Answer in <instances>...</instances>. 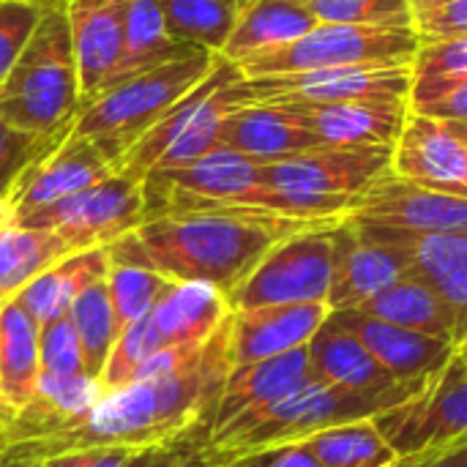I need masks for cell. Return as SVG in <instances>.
I'll return each mask as SVG.
<instances>
[{
    "mask_svg": "<svg viewBox=\"0 0 467 467\" xmlns=\"http://www.w3.org/2000/svg\"><path fill=\"white\" fill-rule=\"evenodd\" d=\"M142 222H145L142 181L115 172L11 224L55 233L68 244L71 252H88L120 241L123 235L134 233Z\"/></svg>",
    "mask_w": 467,
    "mask_h": 467,
    "instance_id": "9c48e42d",
    "label": "cell"
},
{
    "mask_svg": "<svg viewBox=\"0 0 467 467\" xmlns=\"http://www.w3.org/2000/svg\"><path fill=\"white\" fill-rule=\"evenodd\" d=\"M391 172L467 197V137L457 123L410 112L391 153Z\"/></svg>",
    "mask_w": 467,
    "mask_h": 467,
    "instance_id": "9a60e30c",
    "label": "cell"
},
{
    "mask_svg": "<svg viewBox=\"0 0 467 467\" xmlns=\"http://www.w3.org/2000/svg\"><path fill=\"white\" fill-rule=\"evenodd\" d=\"M375 230H380L408 252L410 274L427 282L441 296V301L451 309L462 337L467 326V233H402L386 227Z\"/></svg>",
    "mask_w": 467,
    "mask_h": 467,
    "instance_id": "603a6c76",
    "label": "cell"
},
{
    "mask_svg": "<svg viewBox=\"0 0 467 467\" xmlns=\"http://www.w3.org/2000/svg\"><path fill=\"white\" fill-rule=\"evenodd\" d=\"M317 25L320 22L304 0H246L222 57L241 66L257 55L293 44Z\"/></svg>",
    "mask_w": 467,
    "mask_h": 467,
    "instance_id": "d4e9b609",
    "label": "cell"
},
{
    "mask_svg": "<svg viewBox=\"0 0 467 467\" xmlns=\"http://www.w3.org/2000/svg\"><path fill=\"white\" fill-rule=\"evenodd\" d=\"M394 145L315 148L263 164L260 211L304 222H342L353 200L391 172Z\"/></svg>",
    "mask_w": 467,
    "mask_h": 467,
    "instance_id": "277c9868",
    "label": "cell"
},
{
    "mask_svg": "<svg viewBox=\"0 0 467 467\" xmlns=\"http://www.w3.org/2000/svg\"><path fill=\"white\" fill-rule=\"evenodd\" d=\"M131 0H66L82 104L101 93L118 66Z\"/></svg>",
    "mask_w": 467,
    "mask_h": 467,
    "instance_id": "d6986e66",
    "label": "cell"
},
{
    "mask_svg": "<svg viewBox=\"0 0 467 467\" xmlns=\"http://www.w3.org/2000/svg\"><path fill=\"white\" fill-rule=\"evenodd\" d=\"M216 60L219 55L194 49L170 63L115 79L82 104L68 134L99 142L118 170L123 153L192 88H197L211 74Z\"/></svg>",
    "mask_w": 467,
    "mask_h": 467,
    "instance_id": "8992f818",
    "label": "cell"
},
{
    "mask_svg": "<svg viewBox=\"0 0 467 467\" xmlns=\"http://www.w3.org/2000/svg\"><path fill=\"white\" fill-rule=\"evenodd\" d=\"M309 369L317 380L328 386L361 394H383L400 386H410L391 380L383 367L369 356V350L331 315L309 339Z\"/></svg>",
    "mask_w": 467,
    "mask_h": 467,
    "instance_id": "cb8c5ba5",
    "label": "cell"
},
{
    "mask_svg": "<svg viewBox=\"0 0 467 467\" xmlns=\"http://www.w3.org/2000/svg\"><path fill=\"white\" fill-rule=\"evenodd\" d=\"M309 378H312L309 345L290 350L285 356L233 367V372L224 383V391L219 397V405L213 410L211 432L222 430L224 424H230L238 416H246V413H254L260 408L279 402L282 397L296 391Z\"/></svg>",
    "mask_w": 467,
    "mask_h": 467,
    "instance_id": "7402d4cb",
    "label": "cell"
},
{
    "mask_svg": "<svg viewBox=\"0 0 467 467\" xmlns=\"http://www.w3.org/2000/svg\"><path fill=\"white\" fill-rule=\"evenodd\" d=\"M410 112L435 120H449V123H467V74L449 79L413 82Z\"/></svg>",
    "mask_w": 467,
    "mask_h": 467,
    "instance_id": "60d3db41",
    "label": "cell"
},
{
    "mask_svg": "<svg viewBox=\"0 0 467 467\" xmlns=\"http://www.w3.org/2000/svg\"><path fill=\"white\" fill-rule=\"evenodd\" d=\"M38 326L16 298L0 306V410L19 413L38 383Z\"/></svg>",
    "mask_w": 467,
    "mask_h": 467,
    "instance_id": "83f0119b",
    "label": "cell"
},
{
    "mask_svg": "<svg viewBox=\"0 0 467 467\" xmlns=\"http://www.w3.org/2000/svg\"><path fill=\"white\" fill-rule=\"evenodd\" d=\"M334 222H304L260 208L205 205L145 219L107 246L109 265L150 268L170 282H202L233 298L263 257L285 238Z\"/></svg>",
    "mask_w": 467,
    "mask_h": 467,
    "instance_id": "7a4b0ae2",
    "label": "cell"
},
{
    "mask_svg": "<svg viewBox=\"0 0 467 467\" xmlns=\"http://www.w3.org/2000/svg\"><path fill=\"white\" fill-rule=\"evenodd\" d=\"M172 38L222 55L246 0H159Z\"/></svg>",
    "mask_w": 467,
    "mask_h": 467,
    "instance_id": "d6a6232c",
    "label": "cell"
},
{
    "mask_svg": "<svg viewBox=\"0 0 467 467\" xmlns=\"http://www.w3.org/2000/svg\"><path fill=\"white\" fill-rule=\"evenodd\" d=\"M68 254L74 252L55 233L0 224V304L16 298L25 285Z\"/></svg>",
    "mask_w": 467,
    "mask_h": 467,
    "instance_id": "4dcf8cb0",
    "label": "cell"
},
{
    "mask_svg": "<svg viewBox=\"0 0 467 467\" xmlns=\"http://www.w3.org/2000/svg\"><path fill=\"white\" fill-rule=\"evenodd\" d=\"M109 175H115V164L99 142L66 134L22 170L8 197L0 202V224H11Z\"/></svg>",
    "mask_w": 467,
    "mask_h": 467,
    "instance_id": "7c38bea8",
    "label": "cell"
},
{
    "mask_svg": "<svg viewBox=\"0 0 467 467\" xmlns=\"http://www.w3.org/2000/svg\"><path fill=\"white\" fill-rule=\"evenodd\" d=\"M457 356L467 364V326L465 331H462V337H460V342H457Z\"/></svg>",
    "mask_w": 467,
    "mask_h": 467,
    "instance_id": "f907efd6",
    "label": "cell"
},
{
    "mask_svg": "<svg viewBox=\"0 0 467 467\" xmlns=\"http://www.w3.org/2000/svg\"><path fill=\"white\" fill-rule=\"evenodd\" d=\"M413 68L410 63H372V66H342L301 74L276 77H244L238 93L246 104L260 101H301V104H331V101H408L410 104Z\"/></svg>",
    "mask_w": 467,
    "mask_h": 467,
    "instance_id": "8fae6325",
    "label": "cell"
},
{
    "mask_svg": "<svg viewBox=\"0 0 467 467\" xmlns=\"http://www.w3.org/2000/svg\"><path fill=\"white\" fill-rule=\"evenodd\" d=\"M161 350H167V345H164L161 334L156 331L150 312L142 315L140 320L129 323V326L120 331V337H118V342H115V348H112L107 364H104V372H101V378H99L101 400H104L107 394H112V391L126 389L129 383H134L137 372H140L156 353H161Z\"/></svg>",
    "mask_w": 467,
    "mask_h": 467,
    "instance_id": "e575fe53",
    "label": "cell"
},
{
    "mask_svg": "<svg viewBox=\"0 0 467 467\" xmlns=\"http://www.w3.org/2000/svg\"><path fill=\"white\" fill-rule=\"evenodd\" d=\"M219 148H230L260 164H271L323 148V142L293 104L260 101L246 104L224 118Z\"/></svg>",
    "mask_w": 467,
    "mask_h": 467,
    "instance_id": "e0dca14e",
    "label": "cell"
},
{
    "mask_svg": "<svg viewBox=\"0 0 467 467\" xmlns=\"http://www.w3.org/2000/svg\"><path fill=\"white\" fill-rule=\"evenodd\" d=\"M230 315L233 306L227 296L202 282L172 285L164 298L150 309L153 326L167 348L208 342Z\"/></svg>",
    "mask_w": 467,
    "mask_h": 467,
    "instance_id": "4316f807",
    "label": "cell"
},
{
    "mask_svg": "<svg viewBox=\"0 0 467 467\" xmlns=\"http://www.w3.org/2000/svg\"><path fill=\"white\" fill-rule=\"evenodd\" d=\"M293 104L323 145L331 148H364V145H397L405 120L410 115L408 101H331V104Z\"/></svg>",
    "mask_w": 467,
    "mask_h": 467,
    "instance_id": "44dd1931",
    "label": "cell"
},
{
    "mask_svg": "<svg viewBox=\"0 0 467 467\" xmlns=\"http://www.w3.org/2000/svg\"><path fill=\"white\" fill-rule=\"evenodd\" d=\"M383 438L400 457L467 446V364L454 356L421 391L375 416Z\"/></svg>",
    "mask_w": 467,
    "mask_h": 467,
    "instance_id": "30bf717a",
    "label": "cell"
},
{
    "mask_svg": "<svg viewBox=\"0 0 467 467\" xmlns=\"http://www.w3.org/2000/svg\"><path fill=\"white\" fill-rule=\"evenodd\" d=\"M345 219L402 233H467V197L389 172L353 200Z\"/></svg>",
    "mask_w": 467,
    "mask_h": 467,
    "instance_id": "4fadbf2b",
    "label": "cell"
},
{
    "mask_svg": "<svg viewBox=\"0 0 467 467\" xmlns=\"http://www.w3.org/2000/svg\"><path fill=\"white\" fill-rule=\"evenodd\" d=\"M175 282H170L167 276H161V274H156L150 268L109 265L107 287H109V301H112V309L118 315L120 328H126L129 323L148 315L164 298V293Z\"/></svg>",
    "mask_w": 467,
    "mask_h": 467,
    "instance_id": "d590c367",
    "label": "cell"
},
{
    "mask_svg": "<svg viewBox=\"0 0 467 467\" xmlns=\"http://www.w3.org/2000/svg\"><path fill=\"white\" fill-rule=\"evenodd\" d=\"M320 467H397L402 457L383 438L375 419L328 427L304 441Z\"/></svg>",
    "mask_w": 467,
    "mask_h": 467,
    "instance_id": "1f68e13d",
    "label": "cell"
},
{
    "mask_svg": "<svg viewBox=\"0 0 467 467\" xmlns=\"http://www.w3.org/2000/svg\"><path fill=\"white\" fill-rule=\"evenodd\" d=\"M323 25H410L408 0H304Z\"/></svg>",
    "mask_w": 467,
    "mask_h": 467,
    "instance_id": "8d00e7d4",
    "label": "cell"
},
{
    "mask_svg": "<svg viewBox=\"0 0 467 467\" xmlns=\"http://www.w3.org/2000/svg\"><path fill=\"white\" fill-rule=\"evenodd\" d=\"M107 274H109L107 246L74 252L60 263H55L52 268H47L44 274H38L30 285H25L16 301L41 328L52 320L66 317L77 296L90 285L107 279Z\"/></svg>",
    "mask_w": 467,
    "mask_h": 467,
    "instance_id": "484cf974",
    "label": "cell"
},
{
    "mask_svg": "<svg viewBox=\"0 0 467 467\" xmlns=\"http://www.w3.org/2000/svg\"><path fill=\"white\" fill-rule=\"evenodd\" d=\"M457 126H460V131L467 137V123H457Z\"/></svg>",
    "mask_w": 467,
    "mask_h": 467,
    "instance_id": "db71d44e",
    "label": "cell"
},
{
    "mask_svg": "<svg viewBox=\"0 0 467 467\" xmlns=\"http://www.w3.org/2000/svg\"><path fill=\"white\" fill-rule=\"evenodd\" d=\"M419 49V36L410 25H317L293 44L257 55L238 68L244 77L301 74L342 66L410 63Z\"/></svg>",
    "mask_w": 467,
    "mask_h": 467,
    "instance_id": "52a82bcc",
    "label": "cell"
},
{
    "mask_svg": "<svg viewBox=\"0 0 467 467\" xmlns=\"http://www.w3.org/2000/svg\"><path fill=\"white\" fill-rule=\"evenodd\" d=\"M68 131L71 129H63V131H55V134H30V131H22V129L5 123L0 118V202L8 197V192L16 183V178L22 175V170L41 150H47L52 142H57Z\"/></svg>",
    "mask_w": 467,
    "mask_h": 467,
    "instance_id": "ab89813d",
    "label": "cell"
},
{
    "mask_svg": "<svg viewBox=\"0 0 467 467\" xmlns=\"http://www.w3.org/2000/svg\"><path fill=\"white\" fill-rule=\"evenodd\" d=\"M101 402L99 380L90 375L52 378L38 375L30 402L5 421L8 446L55 438L74 430Z\"/></svg>",
    "mask_w": 467,
    "mask_h": 467,
    "instance_id": "ffe728a7",
    "label": "cell"
},
{
    "mask_svg": "<svg viewBox=\"0 0 467 467\" xmlns=\"http://www.w3.org/2000/svg\"><path fill=\"white\" fill-rule=\"evenodd\" d=\"M52 0H0V85L33 38Z\"/></svg>",
    "mask_w": 467,
    "mask_h": 467,
    "instance_id": "74e56055",
    "label": "cell"
},
{
    "mask_svg": "<svg viewBox=\"0 0 467 467\" xmlns=\"http://www.w3.org/2000/svg\"><path fill=\"white\" fill-rule=\"evenodd\" d=\"M233 467H320V462L315 460L306 443H290V446L257 451Z\"/></svg>",
    "mask_w": 467,
    "mask_h": 467,
    "instance_id": "f6af8a7d",
    "label": "cell"
},
{
    "mask_svg": "<svg viewBox=\"0 0 467 467\" xmlns=\"http://www.w3.org/2000/svg\"><path fill=\"white\" fill-rule=\"evenodd\" d=\"M413 82L427 79H449V77H465L467 74V36L443 38L419 44L413 60Z\"/></svg>",
    "mask_w": 467,
    "mask_h": 467,
    "instance_id": "7bdbcfd3",
    "label": "cell"
},
{
    "mask_svg": "<svg viewBox=\"0 0 467 467\" xmlns=\"http://www.w3.org/2000/svg\"><path fill=\"white\" fill-rule=\"evenodd\" d=\"M0 467H47V462H30V460H16L11 454H0Z\"/></svg>",
    "mask_w": 467,
    "mask_h": 467,
    "instance_id": "681fc988",
    "label": "cell"
},
{
    "mask_svg": "<svg viewBox=\"0 0 467 467\" xmlns=\"http://www.w3.org/2000/svg\"><path fill=\"white\" fill-rule=\"evenodd\" d=\"M68 317L74 323V331L79 337V348H82V361H85V375L90 378H101L104 364L120 337V323L118 315L112 309L109 301V287L107 279L90 285L88 290H82L77 296V301L68 309Z\"/></svg>",
    "mask_w": 467,
    "mask_h": 467,
    "instance_id": "836d02e7",
    "label": "cell"
},
{
    "mask_svg": "<svg viewBox=\"0 0 467 467\" xmlns=\"http://www.w3.org/2000/svg\"><path fill=\"white\" fill-rule=\"evenodd\" d=\"M410 274L408 252L375 227L342 219L328 293L331 312H353L397 279Z\"/></svg>",
    "mask_w": 467,
    "mask_h": 467,
    "instance_id": "5bb4252c",
    "label": "cell"
},
{
    "mask_svg": "<svg viewBox=\"0 0 467 467\" xmlns=\"http://www.w3.org/2000/svg\"><path fill=\"white\" fill-rule=\"evenodd\" d=\"M202 446H205L202 441H189L161 449H142L129 467H183Z\"/></svg>",
    "mask_w": 467,
    "mask_h": 467,
    "instance_id": "bcb514c9",
    "label": "cell"
},
{
    "mask_svg": "<svg viewBox=\"0 0 467 467\" xmlns=\"http://www.w3.org/2000/svg\"><path fill=\"white\" fill-rule=\"evenodd\" d=\"M82 109L66 0H52L33 38L0 85V118L30 134L71 129Z\"/></svg>",
    "mask_w": 467,
    "mask_h": 467,
    "instance_id": "5b68a950",
    "label": "cell"
},
{
    "mask_svg": "<svg viewBox=\"0 0 467 467\" xmlns=\"http://www.w3.org/2000/svg\"><path fill=\"white\" fill-rule=\"evenodd\" d=\"M419 44L467 36V0H408Z\"/></svg>",
    "mask_w": 467,
    "mask_h": 467,
    "instance_id": "b9f144b4",
    "label": "cell"
},
{
    "mask_svg": "<svg viewBox=\"0 0 467 467\" xmlns=\"http://www.w3.org/2000/svg\"><path fill=\"white\" fill-rule=\"evenodd\" d=\"M194 49H200V47H189V44H181L178 38H172L159 0H131L129 11H126V25H123L120 57H118L109 85L129 74L183 57Z\"/></svg>",
    "mask_w": 467,
    "mask_h": 467,
    "instance_id": "f546056e",
    "label": "cell"
},
{
    "mask_svg": "<svg viewBox=\"0 0 467 467\" xmlns=\"http://www.w3.org/2000/svg\"><path fill=\"white\" fill-rule=\"evenodd\" d=\"M462 449V446H460ZM451 449H435V451H424V454H416V457H402V462L397 467H432L438 460H443L446 454H451Z\"/></svg>",
    "mask_w": 467,
    "mask_h": 467,
    "instance_id": "7dc6e473",
    "label": "cell"
},
{
    "mask_svg": "<svg viewBox=\"0 0 467 467\" xmlns=\"http://www.w3.org/2000/svg\"><path fill=\"white\" fill-rule=\"evenodd\" d=\"M328 304H276L233 312V367L265 361L309 345V339L328 320Z\"/></svg>",
    "mask_w": 467,
    "mask_h": 467,
    "instance_id": "ac0fdd59",
    "label": "cell"
},
{
    "mask_svg": "<svg viewBox=\"0 0 467 467\" xmlns=\"http://www.w3.org/2000/svg\"><path fill=\"white\" fill-rule=\"evenodd\" d=\"M230 326L233 315L178 369L107 394L74 430L8 446L5 454L47 462L85 449H161L189 441L205 443L213 410L233 372Z\"/></svg>",
    "mask_w": 467,
    "mask_h": 467,
    "instance_id": "6da1fadb",
    "label": "cell"
},
{
    "mask_svg": "<svg viewBox=\"0 0 467 467\" xmlns=\"http://www.w3.org/2000/svg\"><path fill=\"white\" fill-rule=\"evenodd\" d=\"M432 467H467V446L454 449L451 454H446L443 460H438Z\"/></svg>",
    "mask_w": 467,
    "mask_h": 467,
    "instance_id": "c3c4849f",
    "label": "cell"
},
{
    "mask_svg": "<svg viewBox=\"0 0 467 467\" xmlns=\"http://www.w3.org/2000/svg\"><path fill=\"white\" fill-rule=\"evenodd\" d=\"M331 317L345 326L397 383H427L457 356V342L443 337L369 320L356 312H331Z\"/></svg>",
    "mask_w": 467,
    "mask_h": 467,
    "instance_id": "2e32d148",
    "label": "cell"
},
{
    "mask_svg": "<svg viewBox=\"0 0 467 467\" xmlns=\"http://www.w3.org/2000/svg\"><path fill=\"white\" fill-rule=\"evenodd\" d=\"M337 224L339 222L309 227L276 244L233 293V312L276 304H328L337 257Z\"/></svg>",
    "mask_w": 467,
    "mask_h": 467,
    "instance_id": "ba28073f",
    "label": "cell"
},
{
    "mask_svg": "<svg viewBox=\"0 0 467 467\" xmlns=\"http://www.w3.org/2000/svg\"><path fill=\"white\" fill-rule=\"evenodd\" d=\"M183 467H213V465H208V462L202 460V449H200V451H197V454H194V457H192V460H189Z\"/></svg>",
    "mask_w": 467,
    "mask_h": 467,
    "instance_id": "f5cc1de1",
    "label": "cell"
},
{
    "mask_svg": "<svg viewBox=\"0 0 467 467\" xmlns=\"http://www.w3.org/2000/svg\"><path fill=\"white\" fill-rule=\"evenodd\" d=\"M421 386L424 383H410L383 394H361L328 386L312 375L279 402L238 416L222 430L211 432L202 446V460L213 467H233L257 451L304 443L328 427L375 419L410 400L416 391H421Z\"/></svg>",
    "mask_w": 467,
    "mask_h": 467,
    "instance_id": "3957f363",
    "label": "cell"
},
{
    "mask_svg": "<svg viewBox=\"0 0 467 467\" xmlns=\"http://www.w3.org/2000/svg\"><path fill=\"white\" fill-rule=\"evenodd\" d=\"M140 451L142 449H85L47 460V467H129Z\"/></svg>",
    "mask_w": 467,
    "mask_h": 467,
    "instance_id": "ee69618b",
    "label": "cell"
},
{
    "mask_svg": "<svg viewBox=\"0 0 467 467\" xmlns=\"http://www.w3.org/2000/svg\"><path fill=\"white\" fill-rule=\"evenodd\" d=\"M353 312L369 320L460 342V328L451 309L441 301V296L427 282L416 279L413 274L397 279L394 285H389L386 290H380Z\"/></svg>",
    "mask_w": 467,
    "mask_h": 467,
    "instance_id": "f1b7e54d",
    "label": "cell"
},
{
    "mask_svg": "<svg viewBox=\"0 0 467 467\" xmlns=\"http://www.w3.org/2000/svg\"><path fill=\"white\" fill-rule=\"evenodd\" d=\"M38 367L41 375H52V378L85 375L79 337L68 315L38 328Z\"/></svg>",
    "mask_w": 467,
    "mask_h": 467,
    "instance_id": "f35d334b",
    "label": "cell"
},
{
    "mask_svg": "<svg viewBox=\"0 0 467 467\" xmlns=\"http://www.w3.org/2000/svg\"><path fill=\"white\" fill-rule=\"evenodd\" d=\"M8 449V441H5V413L0 410V454Z\"/></svg>",
    "mask_w": 467,
    "mask_h": 467,
    "instance_id": "816d5d0a",
    "label": "cell"
}]
</instances>
